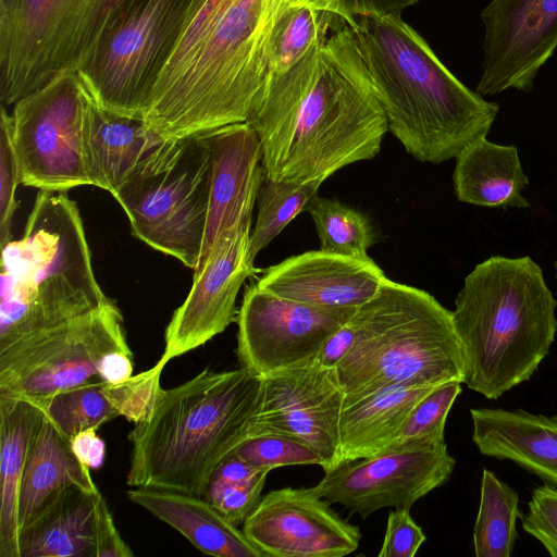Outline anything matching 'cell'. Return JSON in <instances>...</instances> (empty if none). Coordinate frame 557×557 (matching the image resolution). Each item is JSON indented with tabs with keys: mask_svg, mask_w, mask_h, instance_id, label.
<instances>
[{
	"mask_svg": "<svg viewBox=\"0 0 557 557\" xmlns=\"http://www.w3.org/2000/svg\"><path fill=\"white\" fill-rule=\"evenodd\" d=\"M35 403L69 440L82 431L98 430L120 416L106 394L103 381H89Z\"/></svg>",
	"mask_w": 557,
	"mask_h": 557,
	"instance_id": "34",
	"label": "cell"
},
{
	"mask_svg": "<svg viewBox=\"0 0 557 557\" xmlns=\"http://www.w3.org/2000/svg\"><path fill=\"white\" fill-rule=\"evenodd\" d=\"M190 0H124L77 72L95 101L141 117L182 29Z\"/></svg>",
	"mask_w": 557,
	"mask_h": 557,
	"instance_id": "9",
	"label": "cell"
},
{
	"mask_svg": "<svg viewBox=\"0 0 557 557\" xmlns=\"http://www.w3.org/2000/svg\"><path fill=\"white\" fill-rule=\"evenodd\" d=\"M124 0H0V102L77 71Z\"/></svg>",
	"mask_w": 557,
	"mask_h": 557,
	"instance_id": "8",
	"label": "cell"
},
{
	"mask_svg": "<svg viewBox=\"0 0 557 557\" xmlns=\"http://www.w3.org/2000/svg\"><path fill=\"white\" fill-rule=\"evenodd\" d=\"M46 419L34 400L0 395V557H17V500L29 447Z\"/></svg>",
	"mask_w": 557,
	"mask_h": 557,
	"instance_id": "28",
	"label": "cell"
},
{
	"mask_svg": "<svg viewBox=\"0 0 557 557\" xmlns=\"http://www.w3.org/2000/svg\"><path fill=\"white\" fill-rule=\"evenodd\" d=\"M356 310L317 308L251 284L236 318L238 362L260 377L306 363Z\"/></svg>",
	"mask_w": 557,
	"mask_h": 557,
	"instance_id": "14",
	"label": "cell"
},
{
	"mask_svg": "<svg viewBox=\"0 0 557 557\" xmlns=\"http://www.w3.org/2000/svg\"><path fill=\"white\" fill-rule=\"evenodd\" d=\"M523 530L535 537L552 557H557V487L550 484L536 486L521 515Z\"/></svg>",
	"mask_w": 557,
	"mask_h": 557,
	"instance_id": "39",
	"label": "cell"
},
{
	"mask_svg": "<svg viewBox=\"0 0 557 557\" xmlns=\"http://www.w3.org/2000/svg\"><path fill=\"white\" fill-rule=\"evenodd\" d=\"M456 460L444 442L419 448L380 453L342 461L314 486L330 504L367 518L385 508H411L445 484Z\"/></svg>",
	"mask_w": 557,
	"mask_h": 557,
	"instance_id": "15",
	"label": "cell"
},
{
	"mask_svg": "<svg viewBox=\"0 0 557 557\" xmlns=\"http://www.w3.org/2000/svg\"><path fill=\"white\" fill-rule=\"evenodd\" d=\"M250 234L251 218H247L231 227L194 270L189 294L165 329L159 367L206 344L236 321L239 289L258 272L250 257Z\"/></svg>",
	"mask_w": 557,
	"mask_h": 557,
	"instance_id": "16",
	"label": "cell"
},
{
	"mask_svg": "<svg viewBox=\"0 0 557 557\" xmlns=\"http://www.w3.org/2000/svg\"><path fill=\"white\" fill-rule=\"evenodd\" d=\"M554 268H555V277L557 280V260L554 262Z\"/></svg>",
	"mask_w": 557,
	"mask_h": 557,
	"instance_id": "46",
	"label": "cell"
},
{
	"mask_svg": "<svg viewBox=\"0 0 557 557\" xmlns=\"http://www.w3.org/2000/svg\"><path fill=\"white\" fill-rule=\"evenodd\" d=\"M234 453L250 466L268 472L284 466H321L319 456L306 445L273 434L251 436L240 444Z\"/></svg>",
	"mask_w": 557,
	"mask_h": 557,
	"instance_id": "36",
	"label": "cell"
},
{
	"mask_svg": "<svg viewBox=\"0 0 557 557\" xmlns=\"http://www.w3.org/2000/svg\"><path fill=\"white\" fill-rule=\"evenodd\" d=\"M127 497L183 534L205 554L216 557H262L243 530L200 496L135 487Z\"/></svg>",
	"mask_w": 557,
	"mask_h": 557,
	"instance_id": "23",
	"label": "cell"
},
{
	"mask_svg": "<svg viewBox=\"0 0 557 557\" xmlns=\"http://www.w3.org/2000/svg\"><path fill=\"white\" fill-rule=\"evenodd\" d=\"M92 101L79 73L71 71L13 106L12 144L23 185L54 193L91 185L84 132Z\"/></svg>",
	"mask_w": 557,
	"mask_h": 557,
	"instance_id": "11",
	"label": "cell"
},
{
	"mask_svg": "<svg viewBox=\"0 0 557 557\" xmlns=\"http://www.w3.org/2000/svg\"><path fill=\"white\" fill-rule=\"evenodd\" d=\"M201 136L211 154V186L199 263L231 227L252 216L264 176L261 144L248 122L225 125Z\"/></svg>",
	"mask_w": 557,
	"mask_h": 557,
	"instance_id": "21",
	"label": "cell"
},
{
	"mask_svg": "<svg viewBox=\"0 0 557 557\" xmlns=\"http://www.w3.org/2000/svg\"><path fill=\"white\" fill-rule=\"evenodd\" d=\"M211 186V154L201 135L186 138L169 170L132 183L113 197L133 235L195 270L205 238Z\"/></svg>",
	"mask_w": 557,
	"mask_h": 557,
	"instance_id": "12",
	"label": "cell"
},
{
	"mask_svg": "<svg viewBox=\"0 0 557 557\" xmlns=\"http://www.w3.org/2000/svg\"><path fill=\"white\" fill-rule=\"evenodd\" d=\"M350 321L354 343L335 369L345 397L398 384L465 382L453 313L429 293L386 277Z\"/></svg>",
	"mask_w": 557,
	"mask_h": 557,
	"instance_id": "7",
	"label": "cell"
},
{
	"mask_svg": "<svg viewBox=\"0 0 557 557\" xmlns=\"http://www.w3.org/2000/svg\"><path fill=\"white\" fill-rule=\"evenodd\" d=\"M461 391L460 381H448L432 388L417 403L394 440L381 453L444 442L447 416Z\"/></svg>",
	"mask_w": 557,
	"mask_h": 557,
	"instance_id": "35",
	"label": "cell"
},
{
	"mask_svg": "<svg viewBox=\"0 0 557 557\" xmlns=\"http://www.w3.org/2000/svg\"><path fill=\"white\" fill-rule=\"evenodd\" d=\"M161 372L162 368L156 364L121 383L104 382L106 394L120 416L134 424L149 418L162 389Z\"/></svg>",
	"mask_w": 557,
	"mask_h": 557,
	"instance_id": "37",
	"label": "cell"
},
{
	"mask_svg": "<svg viewBox=\"0 0 557 557\" xmlns=\"http://www.w3.org/2000/svg\"><path fill=\"white\" fill-rule=\"evenodd\" d=\"M0 349L94 311L100 288L79 210L66 193L39 190L20 239L1 247Z\"/></svg>",
	"mask_w": 557,
	"mask_h": 557,
	"instance_id": "6",
	"label": "cell"
},
{
	"mask_svg": "<svg viewBox=\"0 0 557 557\" xmlns=\"http://www.w3.org/2000/svg\"><path fill=\"white\" fill-rule=\"evenodd\" d=\"M96 429H88L70 438L75 456L89 469H99L106 458V444Z\"/></svg>",
	"mask_w": 557,
	"mask_h": 557,
	"instance_id": "44",
	"label": "cell"
},
{
	"mask_svg": "<svg viewBox=\"0 0 557 557\" xmlns=\"http://www.w3.org/2000/svg\"><path fill=\"white\" fill-rule=\"evenodd\" d=\"M337 20L350 27L369 15H401L418 0H324Z\"/></svg>",
	"mask_w": 557,
	"mask_h": 557,
	"instance_id": "41",
	"label": "cell"
},
{
	"mask_svg": "<svg viewBox=\"0 0 557 557\" xmlns=\"http://www.w3.org/2000/svg\"><path fill=\"white\" fill-rule=\"evenodd\" d=\"M261 377L239 368L203 369L161 389L149 418L128 433L126 483L203 497L215 468L249 438Z\"/></svg>",
	"mask_w": 557,
	"mask_h": 557,
	"instance_id": "4",
	"label": "cell"
},
{
	"mask_svg": "<svg viewBox=\"0 0 557 557\" xmlns=\"http://www.w3.org/2000/svg\"><path fill=\"white\" fill-rule=\"evenodd\" d=\"M344 398L336 370L315 358L263 376L249 437L273 434L299 442L319 456L327 472L341 462Z\"/></svg>",
	"mask_w": 557,
	"mask_h": 557,
	"instance_id": "13",
	"label": "cell"
},
{
	"mask_svg": "<svg viewBox=\"0 0 557 557\" xmlns=\"http://www.w3.org/2000/svg\"><path fill=\"white\" fill-rule=\"evenodd\" d=\"M247 122L261 144L264 177L276 182H324L373 159L388 131L349 25L268 81Z\"/></svg>",
	"mask_w": 557,
	"mask_h": 557,
	"instance_id": "1",
	"label": "cell"
},
{
	"mask_svg": "<svg viewBox=\"0 0 557 557\" xmlns=\"http://www.w3.org/2000/svg\"><path fill=\"white\" fill-rule=\"evenodd\" d=\"M131 350L123 315L111 299L100 308L0 349V395L42 400L98 377L102 358Z\"/></svg>",
	"mask_w": 557,
	"mask_h": 557,
	"instance_id": "10",
	"label": "cell"
},
{
	"mask_svg": "<svg viewBox=\"0 0 557 557\" xmlns=\"http://www.w3.org/2000/svg\"><path fill=\"white\" fill-rule=\"evenodd\" d=\"M297 0H190L143 120L171 139L247 122L269 77L275 26Z\"/></svg>",
	"mask_w": 557,
	"mask_h": 557,
	"instance_id": "2",
	"label": "cell"
},
{
	"mask_svg": "<svg viewBox=\"0 0 557 557\" xmlns=\"http://www.w3.org/2000/svg\"><path fill=\"white\" fill-rule=\"evenodd\" d=\"M322 181L276 182L263 176L257 194V221L250 234V257L274 239L299 213L307 212Z\"/></svg>",
	"mask_w": 557,
	"mask_h": 557,
	"instance_id": "31",
	"label": "cell"
},
{
	"mask_svg": "<svg viewBox=\"0 0 557 557\" xmlns=\"http://www.w3.org/2000/svg\"><path fill=\"white\" fill-rule=\"evenodd\" d=\"M134 362L132 350H115L107 354L98 369V377L106 383L116 384L133 375Z\"/></svg>",
	"mask_w": 557,
	"mask_h": 557,
	"instance_id": "45",
	"label": "cell"
},
{
	"mask_svg": "<svg viewBox=\"0 0 557 557\" xmlns=\"http://www.w3.org/2000/svg\"><path fill=\"white\" fill-rule=\"evenodd\" d=\"M456 198L487 208H529L522 190L529 184L518 150L480 138L457 157L453 173Z\"/></svg>",
	"mask_w": 557,
	"mask_h": 557,
	"instance_id": "27",
	"label": "cell"
},
{
	"mask_svg": "<svg viewBox=\"0 0 557 557\" xmlns=\"http://www.w3.org/2000/svg\"><path fill=\"white\" fill-rule=\"evenodd\" d=\"M426 536L410 515L409 508L389 512L379 557H413Z\"/></svg>",
	"mask_w": 557,
	"mask_h": 557,
	"instance_id": "40",
	"label": "cell"
},
{
	"mask_svg": "<svg viewBox=\"0 0 557 557\" xmlns=\"http://www.w3.org/2000/svg\"><path fill=\"white\" fill-rule=\"evenodd\" d=\"M96 557H129L134 555L132 548L121 537L101 493L97 496L96 502Z\"/></svg>",
	"mask_w": 557,
	"mask_h": 557,
	"instance_id": "42",
	"label": "cell"
},
{
	"mask_svg": "<svg viewBox=\"0 0 557 557\" xmlns=\"http://www.w3.org/2000/svg\"><path fill=\"white\" fill-rule=\"evenodd\" d=\"M99 490L74 484L61 491L20 529L17 557H96V502Z\"/></svg>",
	"mask_w": 557,
	"mask_h": 557,
	"instance_id": "24",
	"label": "cell"
},
{
	"mask_svg": "<svg viewBox=\"0 0 557 557\" xmlns=\"http://www.w3.org/2000/svg\"><path fill=\"white\" fill-rule=\"evenodd\" d=\"M335 25L345 24L319 1L297 0L293 3L275 26L268 81L287 73L310 52L324 45L330 28Z\"/></svg>",
	"mask_w": 557,
	"mask_h": 557,
	"instance_id": "29",
	"label": "cell"
},
{
	"mask_svg": "<svg viewBox=\"0 0 557 557\" xmlns=\"http://www.w3.org/2000/svg\"><path fill=\"white\" fill-rule=\"evenodd\" d=\"M481 96L530 91L557 49V0H491L483 9Z\"/></svg>",
	"mask_w": 557,
	"mask_h": 557,
	"instance_id": "17",
	"label": "cell"
},
{
	"mask_svg": "<svg viewBox=\"0 0 557 557\" xmlns=\"http://www.w3.org/2000/svg\"><path fill=\"white\" fill-rule=\"evenodd\" d=\"M472 441L484 456L507 459L557 487V416L473 408Z\"/></svg>",
	"mask_w": 557,
	"mask_h": 557,
	"instance_id": "22",
	"label": "cell"
},
{
	"mask_svg": "<svg viewBox=\"0 0 557 557\" xmlns=\"http://www.w3.org/2000/svg\"><path fill=\"white\" fill-rule=\"evenodd\" d=\"M355 338V329L350 319L332 334L321 346L315 360L323 367L336 369L348 354Z\"/></svg>",
	"mask_w": 557,
	"mask_h": 557,
	"instance_id": "43",
	"label": "cell"
},
{
	"mask_svg": "<svg viewBox=\"0 0 557 557\" xmlns=\"http://www.w3.org/2000/svg\"><path fill=\"white\" fill-rule=\"evenodd\" d=\"M307 212L320 239V249L357 259H370L368 249L377 242L367 215L336 199L317 196Z\"/></svg>",
	"mask_w": 557,
	"mask_h": 557,
	"instance_id": "32",
	"label": "cell"
},
{
	"mask_svg": "<svg viewBox=\"0 0 557 557\" xmlns=\"http://www.w3.org/2000/svg\"><path fill=\"white\" fill-rule=\"evenodd\" d=\"M388 131L420 162L440 164L486 137L499 111L463 85L401 15L351 26Z\"/></svg>",
	"mask_w": 557,
	"mask_h": 557,
	"instance_id": "3",
	"label": "cell"
},
{
	"mask_svg": "<svg viewBox=\"0 0 557 557\" xmlns=\"http://www.w3.org/2000/svg\"><path fill=\"white\" fill-rule=\"evenodd\" d=\"M557 300L529 256H492L465 277L453 322L466 385L497 399L527 382L557 333Z\"/></svg>",
	"mask_w": 557,
	"mask_h": 557,
	"instance_id": "5",
	"label": "cell"
},
{
	"mask_svg": "<svg viewBox=\"0 0 557 557\" xmlns=\"http://www.w3.org/2000/svg\"><path fill=\"white\" fill-rule=\"evenodd\" d=\"M521 518L519 496L494 472L484 469L481 495L473 528L476 557H510L517 534V519Z\"/></svg>",
	"mask_w": 557,
	"mask_h": 557,
	"instance_id": "30",
	"label": "cell"
},
{
	"mask_svg": "<svg viewBox=\"0 0 557 557\" xmlns=\"http://www.w3.org/2000/svg\"><path fill=\"white\" fill-rule=\"evenodd\" d=\"M434 387L398 384L345 397L339 420L341 462L383 451L417 403Z\"/></svg>",
	"mask_w": 557,
	"mask_h": 557,
	"instance_id": "25",
	"label": "cell"
},
{
	"mask_svg": "<svg viewBox=\"0 0 557 557\" xmlns=\"http://www.w3.org/2000/svg\"><path fill=\"white\" fill-rule=\"evenodd\" d=\"M74 484L98 490L89 468L73 453L70 440L46 416L29 447L21 478L18 528L33 521L61 491Z\"/></svg>",
	"mask_w": 557,
	"mask_h": 557,
	"instance_id": "26",
	"label": "cell"
},
{
	"mask_svg": "<svg viewBox=\"0 0 557 557\" xmlns=\"http://www.w3.org/2000/svg\"><path fill=\"white\" fill-rule=\"evenodd\" d=\"M386 278L370 259L307 251L268 268L255 283L278 297L323 309H356Z\"/></svg>",
	"mask_w": 557,
	"mask_h": 557,
	"instance_id": "20",
	"label": "cell"
},
{
	"mask_svg": "<svg viewBox=\"0 0 557 557\" xmlns=\"http://www.w3.org/2000/svg\"><path fill=\"white\" fill-rule=\"evenodd\" d=\"M186 139H171L141 117L113 113L94 99L84 132L85 164L90 184L112 196L123 187L172 168Z\"/></svg>",
	"mask_w": 557,
	"mask_h": 557,
	"instance_id": "19",
	"label": "cell"
},
{
	"mask_svg": "<svg viewBox=\"0 0 557 557\" xmlns=\"http://www.w3.org/2000/svg\"><path fill=\"white\" fill-rule=\"evenodd\" d=\"M262 557H344L361 540L313 487H284L263 496L243 523Z\"/></svg>",
	"mask_w": 557,
	"mask_h": 557,
	"instance_id": "18",
	"label": "cell"
},
{
	"mask_svg": "<svg viewBox=\"0 0 557 557\" xmlns=\"http://www.w3.org/2000/svg\"><path fill=\"white\" fill-rule=\"evenodd\" d=\"M21 176L12 144V117L1 106L0 113V247L12 239L11 226L17 208L15 193Z\"/></svg>",
	"mask_w": 557,
	"mask_h": 557,
	"instance_id": "38",
	"label": "cell"
},
{
	"mask_svg": "<svg viewBox=\"0 0 557 557\" xmlns=\"http://www.w3.org/2000/svg\"><path fill=\"white\" fill-rule=\"evenodd\" d=\"M268 473L232 453L213 471L203 498L238 527L259 505Z\"/></svg>",
	"mask_w": 557,
	"mask_h": 557,
	"instance_id": "33",
	"label": "cell"
}]
</instances>
